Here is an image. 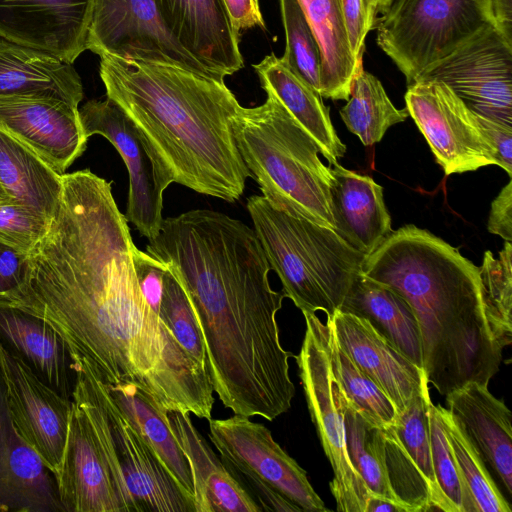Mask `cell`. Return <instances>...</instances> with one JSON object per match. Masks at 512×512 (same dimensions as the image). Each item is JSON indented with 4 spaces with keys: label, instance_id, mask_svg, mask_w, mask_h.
Returning a JSON list of instances; mask_svg holds the SVG:
<instances>
[{
    "label": "cell",
    "instance_id": "ffe728a7",
    "mask_svg": "<svg viewBox=\"0 0 512 512\" xmlns=\"http://www.w3.org/2000/svg\"><path fill=\"white\" fill-rule=\"evenodd\" d=\"M0 511L65 512L54 473L14 425L1 369Z\"/></svg>",
    "mask_w": 512,
    "mask_h": 512
},
{
    "label": "cell",
    "instance_id": "30bf717a",
    "mask_svg": "<svg viewBox=\"0 0 512 512\" xmlns=\"http://www.w3.org/2000/svg\"><path fill=\"white\" fill-rule=\"evenodd\" d=\"M79 115L87 137L104 136L119 152L129 173L125 218L141 236L155 237L163 222V193L173 176L145 141L139 129L111 99L90 100Z\"/></svg>",
    "mask_w": 512,
    "mask_h": 512
},
{
    "label": "cell",
    "instance_id": "ac0fdd59",
    "mask_svg": "<svg viewBox=\"0 0 512 512\" xmlns=\"http://www.w3.org/2000/svg\"><path fill=\"white\" fill-rule=\"evenodd\" d=\"M330 317L338 344L389 398L397 413L416 395L429 392L424 370L366 319L340 310Z\"/></svg>",
    "mask_w": 512,
    "mask_h": 512
},
{
    "label": "cell",
    "instance_id": "7dc6e473",
    "mask_svg": "<svg viewBox=\"0 0 512 512\" xmlns=\"http://www.w3.org/2000/svg\"><path fill=\"white\" fill-rule=\"evenodd\" d=\"M238 34L253 27L265 29L258 0H222Z\"/></svg>",
    "mask_w": 512,
    "mask_h": 512
},
{
    "label": "cell",
    "instance_id": "9a60e30c",
    "mask_svg": "<svg viewBox=\"0 0 512 512\" xmlns=\"http://www.w3.org/2000/svg\"><path fill=\"white\" fill-rule=\"evenodd\" d=\"M95 0H0V37L73 64L87 50Z\"/></svg>",
    "mask_w": 512,
    "mask_h": 512
},
{
    "label": "cell",
    "instance_id": "ba28073f",
    "mask_svg": "<svg viewBox=\"0 0 512 512\" xmlns=\"http://www.w3.org/2000/svg\"><path fill=\"white\" fill-rule=\"evenodd\" d=\"M208 436L222 462L262 511H328L306 471L250 417L208 420Z\"/></svg>",
    "mask_w": 512,
    "mask_h": 512
},
{
    "label": "cell",
    "instance_id": "6da1fadb",
    "mask_svg": "<svg viewBox=\"0 0 512 512\" xmlns=\"http://www.w3.org/2000/svg\"><path fill=\"white\" fill-rule=\"evenodd\" d=\"M146 252L185 291L198 321L214 393L236 415L273 421L295 396L294 355L280 342L285 297L253 228L222 212L196 209L163 219Z\"/></svg>",
    "mask_w": 512,
    "mask_h": 512
},
{
    "label": "cell",
    "instance_id": "e0dca14e",
    "mask_svg": "<svg viewBox=\"0 0 512 512\" xmlns=\"http://www.w3.org/2000/svg\"><path fill=\"white\" fill-rule=\"evenodd\" d=\"M66 446L56 476L65 512H123L110 470L81 403L72 398Z\"/></svg>",
    "mask_w": 512,
    "mask_h": 512
},
{
    "label": "cell",
    "instance_id": "f546056e",
    "mask_svg": "<svg viewBox=\"0 0 512 512\" xmlns=\"http://www.w3.org/2000/svg\"><path fill=\"white\" fill-rule=\"evenodd\" d=\"M0 183L15 204L51 220L62 191V175L26 145L0 130Z\"/></svg>",
    "mask_w": 512,
    "mask_h": 512
},
{
    "label": "cell",
    "instance_id": "b9f144b4",
    "mask_svg": "<svg viewBox=\"0 0 512 512\" xmlns=\"http://www.w3.org/2000/svg\"><path fill=\"white\" fill-rule=\"evenodd\" d=\"M393 0H340L349 44L355 59L362 62L367 34L376 29L380 17Z\"/></svg>",
    "mask_w": 512,
    "mask_h": 512
},
{
    "label": "cell",
    "instance_id": "681fc988",
    "mask_svg": "<svg viewBox=\"0 0 512 512\" xmlns=\"http://www.w3.org/2000/svg\"><path fill=\"white\" fill-rule=\"evenodd\" d=\"M405 512L396 502L371 494L365 506V512Z\"/></svg>",
    "mask_w": 512,
    "mask_h": 512
},
{
    "label": "cell",
    "instance_id": "bcb514c9",
    "mask_svg": "<svg viewBox=\"0 0 512 512\" xmlns=\"http://www.w3.org/2000/svg\"><path fill=\"white\" fill-rule=\"evenodd\" d=\"M27 254L0 243V289L5 296L14 293L21 285Z\"/></svg>",
    "mask_w": 512,
    "mask_h": 512
},
{
    "label": "cell",
    "instance_id": "74e56055",
    "mask_svg": "<svg viewBox=\"0 0 512 512\" xmlns=\"http://www.w3.org/2000/svg\"><path fill=\"white\" fill-rule=\"evenodd\" d=\"M286 46L281 60L320 93L321 54L299 0H279Z\"/></svg>",
    "mask_w": 512,
    "mask_h": 512
},
{
    "label": "cell",
    "instance_id": "484cf974",
    "mask_svg": "<svg viewBox=\"0 0 512 512\" xmlns=\"http://www.w3.org/2000/svg\"><path fill=\"white\" fill-rule=\"evenodd\" d=\"M253 68L264 91L273 94L313 138L329 164L338 163L346 145L338 137L320 93L274 53L266 55Z\"/></svg>",
    "mask_w": 512,
    "mask_h": 512
},
{
    "label": "cell",
    "instance_id": "4fadbf2b",
    "mask_svg": "<svg viewBox=\"0 0 512 512\" xmlns=\"http://www.w3.org/2000/svg\"><path fill=\"white\" fill-rule=\"evenodd\" d=\"M419 79L439 80L473 112L512 125V42L494 26L476 34Z\"/></svg>",
    "mask_w": 512,
    "mask_h": 512
},
{
    "label": "cell",
    "instance_id": "44dd1931",
    "mask_svg": "<svg viewBox=\"0 0 512 512\" xmlns=\"http://www.w3.org/2000/svg\"><path fill=\"white\" fill-rule=\"evenodd\" d=\"M448 411L472 442L498 488L512 495L511 411L488 385L469 382L446 395Z\"/></svg>",
    "mask_w": 512,
    "mask_h": 512
},
{
    "label": "cell",
    "instance_id": "8fae6325",
    "mask_svg": "<svg viewBox=\"0 0 512 512\" xmlns=\"http://www.w3.org/2000/svg\"><path fill=\"white\" fill-rule=\"evenodd\" d=\"M406 109L446 175L497 165L476 114L443 82L407 85Z\"/></svg>",
    "mask_w": 512,
    "mask_h": 512
},
{
    "label": "cell",
    "instance_id": "7a4b0ae2",
    "mask_svg": "<svg viewBox=\"0 0 512 512\" xmlns=\"http://www.w3.org/2000/svg\"><path fill=\"white\" fill-rule=\"evenodd\" d=\"M107 98L133 121L174 182L228 202L252 177L237 148L241 106L224 80L176 65L100 55Z\"/></svg>",
    "mask_w": 512,
    "mask_h": 512
},
{
    "label": "cell",
    "instance_id": "5b68a950",
    "mask_svg": "<svg viewBox=\"0 0 512 512\" xmlns=\"http://www.w3.org/2000/svg\"><path fill=\"white\" fill-rule=\"evenodd\" d=\"M246 207L285 297L304 313L339 310L366 256L332 228L292 216L253 195Z\"/></svg>",
    "mask_w": 512,
    "mask_h": 512
},
{
    "label": "cell",
    "instance_id": "d6a6232c",
    "mask_svg": "<svg viewBox=\"0 0 512 512\" xmlns=\"http://www.w3.org/2000/svg\"><path fill=\"white\" fill-rule=\"evenodd\" d=\"M326 323L330 368L346 400L370 424L381 428L392 425L397 416L394 405L338 344L330 316H326Z\"/></svg>",
    "mask_w": 512,
    "mask_h": 512
},
{
    "label": "cell",
    "instance_id": "816d5d0a",
    "mask_svg": "<svg viewBox=\"0 0 512 512\" xmlns=\"http://www.w3.org/2000/svg\"><path fill=\"white\" fill-rule=\"evenodd\" d=\"M2 296H5V294L3 293V291L0 289V297Z\"/></svg>",
    "mask_w": 512,
    "mask_h": 512
},
{
    "label": "cell",
    "instance_id": "836d02e7",
    "mask_svg": "<svg viewBox=\"0 0 512 512\" xmlns=\"http://www.w3.org/2000/svg\"><path fill=\"white\" fill-rule=\"evenodd\" d=\"M344 422L347 453L354 469L371 494L396 502L386 473L383 428L370 424L347 400Z\"/></svg>",
    "mask_w": 512,
    "mask_h": 512
},
{
    "label": "cell",
    "instance_id": "8d00e7d4",
    "mask_svg": "<svg viewBox=\"0 0 512 512\" xmlns=\"http://www.w3.org/2000/svg\"><path fill=\"white\" fill-rule=\"evenodd\" d=\"M430 394L416 395L399 413L392 424L401 443L413 458L432 491V510L445 512L444 502L436 483L430 440Z\"/></svg>",
    "mask_w": 512,
    "mask_h": 512
},
{
    "label": "cell",
    "instance_id": "f35d334b",
    "mask_svg": "<svg viewBox=\"0 0 512 512\" xmlns=\"http://www.w3.org/2000/svg\"><path fill=\"white\" fill-rule=\"evenodd\" d=\"M158 315L181 346L208 369L204 339L189 299L166 267Z\"/></svg>",
    "mask_w": 512,
    "mask_h": 512
},
{
    "label": "cell",
    "instance_id": "603a6c76",
    "mask_svg": "<svg viewBox=\"0 0 512 512\" xmlns=\"http://www.w3.org/2000/svg\"><path fill=\"white\" fill-rule=\"evenodd\" d=\"M330 187L334 230L366 257L392 233L383 187L372 177L332 165Z\"/></svg>",
    "mask_w": 512,
    "mask_h": 512
},
{
    "label": "cell",
    "instance_id": "7bdbcfd3",
    "mask_svg": "<svg viewBox=\"0 0 512 512\" xmlns=\"http://www.w3.org/2000/svg\"><path fill=\"white\" fill-rule=\"evenodd\" d=\"M133 261L141 290L151 307L158 313L166 266L138 248L134 252Z\"/></svg>",
    "mask_w": 512,
    "mask_h": 512
},
{
    "label": "cell",
    "instance_id": "d6986e66",
    "mask_svg": "<svg viewBox=\"0 0 512 512\" xmlns=\"http://www.w3.org/2000/svg\"><path fill=\"white\" fill-rule=\"evenodd\" d=\"M155 1L173 37L216 78L244 67L239 34L222 0Z\"/></svg>",
    "mask_w": 512,
    "mask_h": 512
},
{
    "label": "cell",
    "instance_id": "7c38bea8",
    "mask_svg": "<svg viewBox=\"0 0 512 512\" xmlns=\"http://www.w3.org/2000/svg\"><path fill=\"white\" fill-rule=\"evenodd\" d=\"M87 49L216 78L173 37L155 0H95Z\"/></svg>",
    "mask_w": 512,
    "mask_h": 512
},
{
    "label": "cell",
    "instance_id": "cb8c5ba5",
    "mask_svg": "<svg viewBox=\"0 0 512 512\" xmlns=\"http://www.w3.org/2000/svg\"><path fill=\"white\" fill-rule=\"evenodd\" d=\"M167 416L189 462L195 512H261V507L195 428L190 414L167 411Z\"/></svg>",
    "mask_w": 512,
    "mask_h": 512
},
{
    "label": "cell",
    "instance_id": "ee69618b",
    "mask_svg": "<svg viewBox=\"0 0 512 512\" xmlns=\"http://www.w3.org/2000/svg\"><path fill=\"white\" fill-rule=\"evenodd\" d=\"M475 113V112H474ZM476 114L480 126L491 145L498 166L512 174V125Z\"/></svg>",
    "mask_w": 512,
    "mask_h": 512
},
{
    "label": "cell",
    "instance_id": "e575fe53",
    "mask_svg": "<svg viewBox=\"0 0 512 512\" xmlns=\"http://www.w3.org/2000/svg\"><path fill=\"white\" fill-rule=\"evenodd\" d=\"M385 467L396 502L405 512L432 510V491L417 464L401 443L393 425L383 428Z\"/></svg>",
    "mask_w": 512,
    "mask_h": 512
},
{
    "label": "cell",
    "instance_id": "52a82bcc",
    "mask_svg": "<svg viewBox=\"0 0 512 512\" xmlns=\"http://www.w3.org/2000/svg\"><path fill=\"white\" fill-rule=\"evenodd\" d=\"M489 26L491 0H393L376 41L409 85Z\"/></svg>",
    "mask_w": 512,
    "mask_h": 512
},
{
    "label": "cell",
    "instance_id": "60d3db41",
    "mask_svg": "<svg viewBox=\"0 0 512 512\" xmlns=\"http://www.w3.org/2000/svg\"><path fill=\"white\" fill-rule=\"evenodd\" d=\"M37 211L20 204L0 205V243L29 254L46 234L49 224Z\"/></svg>",
    "mask_w": 512,
    "mask_h": 512
},
{
    "label": "cell",
    "instance_id": "1f68e13d",
    "mask_svg": "<svg viewBox=\"0 0 512 512\" xmlns=\"http://www.w3.org/2000/svg\"><path fill=\"white\" fill-rule=\"evenodd\" d=\"M438 405L465 490L467 512H511L509 501L457 420Z\"/></svg>",
    "mask_w": 512,
    "mask_h": 512
},
{
    "label": "cell",
    "instance_id": "d4e9b609",
    "mask_svg": "<svg viewBox=\"0 0 512 512\" xmlns=\"http://www.w3.org/2000/svg\"><path fill=\"white\" fill-rule=\"evenodd\" d=\"M52 98L78 107L80 76L72 64L0 37V97Z\"/></svg>",
    "mask_w": 512,
    "mask_h": 512
},
{
    "label": "cell",
    "instance_id": "8992f818",
    "mask_svg": "<svg viewBox=\"0 0 512 512\" xmlns=\"http://www.w3.org/2000/svg\"><path fill=\"white\" fill-rule=\"evenodd\" d=\"M73 397L90 420L123 512H194L193 507L89 367L77 361Z\"/></svg>",
    "mask_w": 512,
    "mask_h": 512
},
{
    "label": "cell",
    "instance_id": "f1b7e54d",
    "mask_svg": "<svg viewBox=\"0 0 512 512\" xmlns=\"http://www.w3.org/2000/svg\"><path fill=\"white\" fill-rule=\"evenodd\" d=\"M321 54L320 95L348 100L355 76L363 69L351 50L340 0H299Z\"/></svg>",
    "mask_w": 512,
    "mask_h": 512
},
{
    "label": "cell",
    "instance_id": "9c48e42d",
    "mask_svg": "<svg viewBox=\"0 0 512 512\" xmlns=\"http://www.w3.org/2000/svg\"><path fill=\"white\" fill-rule=\"evenodd\" d=\"M305 336L296 358L309 414L333 470L330 491L340 512H365L371 495L350 462L345 434L346 398L332 374L327 353V323L304 313Z\"/></svg>",
    "mask_w": 512,
    "mask_h": 512
},
{
    "label": "cell",
    "instance_id": "f6af8a7d",
    "mask_svg": "<svg viewBox=\"0 0 512 512\" xmlns=\"http://www.w3.org/2000/svg\"><path fill=\"white\" fill-rule=\"evenodd\" d=\"M488 231L505 241H512V180L502 188L491 203Z\"/></svg>",
    "mask_w": 512,
    "mask_h": 512
},
{
    "label": "cell",
    "instance_id": "7402d4cb",
    "mask_svg": "<svg viewBox=\"0 0 512 512\" xmlns=\"http://www.w3.org/2000/svg\"><path fill=\"white\" fill-rule=\"evenodd\" d=\"M0 343L46 385L72 400L77 363L62 337L44 320L0 297Z\"/></svg>",
    "mask_w": 512,
    "mask_h": 512
},
{
    "label": "cell",
    "instance_id": "4316f807",
    "mask_svg": "<svg viewBox=\"0 0 512 512\" xmlns=\"http://www.w3.org/2000/svg\"><path fill=\"white\" fill-rule=\"evenodd\" d=\"M339 310L366 319L411 362L423 369L419 325L412 307L397 291L361 271Z\"/></svg>",
    "mask_w": 512,
    "mask_h": 512
},
{
    "label": "cell",
    "instance_id": "83f0119b",
    "mask_svg": "<svg viewBox=\"0 0 512 512\" xmlns=\"http://www.w3.org/2000/svg\"><path fill=\"white\" fill-rule=\"evenodd\" d=\"M107 387L119 409L153 450L195 512L189 462L172 432L167 411L132 384Z\"/></svg>",
    "mask_w": 512,
    "mask_h": 512
},
{
    "label": "cell",
    "instance_id": "3957f363",
    "mask_svg": "<svg viewBox=\"0 0 512 512\" xmlns=\"http://www.w3.org/2000/svg\"><path fill=\"white\" fill-rule=\"evenodd\" d=\"M362 272L402 295L416 316L428 384L443 396L488 385L503 348L487 312L480 269L425 229L402 226L366 257Z\"/></svg>",
    "mask_w": 512,
    "mask_h": 512
},
{
    "label": "cell",
    "instance_id": "f907efd6",
    "mask_svg": "<svg viewBox=\"0 0 512 512\" xmlns=\"http://www.w3.org/2000/svg\"><path fill=\"white\" fill-rule=\"evenodd\" d=\"M7 203H13V202L0 183V205L7 204Z\"/></svg>",
    "mask_w": 512,
    "mask_h": 512
},
{
    "label": "cell",
    "instance_id": "5bb4252c",
    "mask_svg": "<svg viewBox=\"0 0 512 512\" xmlns=\"http://www.w3.org/2000/svg\"><path fill=\"white\" fill-rule=\"evenodd\" d=\"M0 369L14 425L56 477L66 446L72 400L42 382L1 343Z\"/></svg>",
    "mask_w": 512,
    "mask_h": 512
},
{
    "label": "cell",
    "instance_id": "2e32d148",
    "mask_svg": "<svg viewBox=\"0 0 512 512\" xmlns=\"http://www.w3.org/2000/svg\"><path fill=\"white\" fill-rule=\"evenodd\" d=\"M0 130L26 145L60 175L84 153L88 141L79 108L52 98L0 97Z\"/></svg>",
    "mask_w": 512,
    "mask_h": 512
},
{
    "label": "cell",
    "instance_id": "277c9868",
    "mask_svg": "<svg viewBox=\"0 0 512 512\" xmlns=\"http://www.w3.org/2000/svg\"><path fill=\"white\" fill-rule=\"evenodd\" d=\"M266 95L259 106H240L233 119L244 163L274 207L334 229L331 166L321 161L317 143L279 100Z\"/></svg>",
    "mask_w": 512,
    "mask_h": 512
},
{
    "label": "cell",
    "instance_id": "4dcf8cb0",
    "mask_svg": "<svg viewBox=\"0 0 512 512\" xmlns=\"http://www.w3.org/2000/svg\"><path fill=\"white\" fill-rule=\"evenodd\" d=\"M408 115L406 108L393 105L379 79L363 69L355 76L347 104L340 110L346 127L366 146L379 142L389 127Z\"/></svg>",
    "mask_w": 512,
    "mask_h": 512
},
{
    "label": "cell",
    "instance_id": "d590c367",
    "mask_svg": "<svg viewBox=\"0 0 512 512\" xmlns=\"http://www.w3.org/2000/svg\"><path fill=\"white\" fill-rule=\"evenodd\" d=\"M480 269L484 300L493 332L504 349L512 342V244L505 241L495 258L486 251Z\"/></svg>",
    "mask_w": 512,
    "mask_h": 512
},
{
    "label": "cell",
    "instance_id": "c3c4849f",
    "mask_svg": "<svg viewBox=\"0 0 512 512\" xmlns=\"http://www.w3.org/2000/svg\"><path fill=\"white\" fill-rule=\"evenodd\" d=\"M494 27L512 42V0H491Z\"/></svg>",
    "mask_w": 512,
    "mask_h": 512
},
{
    "label": "cell",
    "instance_id": "ab89813d",
    "mask_svg": "<svg viewBox=\"0 0 512 512\" xmlns=\"http://www.w3.org/2000/svg\"><path fill=\"white\" fill-rule=\"evenodd\" d=\"M433 470L445 512H467L465 490L446 433L439 405L429 403Z\"/></svg>",
    "mask_w": 512,
    "mask_h": 512
}]
</instances>
